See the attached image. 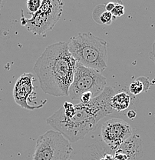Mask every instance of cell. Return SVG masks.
<instances>
[{
	"instance_id": "6",
	"label": "cell",
	"mask_w": 155,
	"mask_h": 160,
	"mask_svg": "<svg viewBox=\"0 0 155 160\" xmlns=\"http://www.w3.org/2000/svg\"><path fill=\"white\" fill-rule=\"evenodd\" d=\"M107 79L101 72L76 63L73 82L68 91L72 100H79L85 92H91L94 97L99 96L106 86Z\"/></svg>"
},
{
	"instance_id": "4",
	"label": "cell",
	"mask_w": 155,
	"mask_h": 160,
	"mask_svg": "<svg viewBox=\"0 0 155 160\" xmlns=\"http://www.w3.org/2000/svg\"><path fill=\"white\" fill-rule=\"evenodd\" d=\"M63 6L64 2L60 0H41V7L36 13H31V19H26L22 13V26L34 35L46 36L61 19Z\"/></svg>"
},
{
	"instance_id": "3",
	"label": "cell",
	"mask_w": 155,
	"mask_h": 160,
	"mask_svg": "<svg viewBox=\"0 0 155 160\" xmlns=\"http://www.w3.org/2000/svg\"><path fill=\"white\" fill-rule=\"evenodd\" d=\"M68 49L78 63L102 72L108 67V44L91 32H81L70 39Z\"/></svg>"
},
{
	"instance_id": "14",
	"label": "cell",
	"mask_w": 155,
	"mask_h": 160,
	"mask_svg": "<svg viewBox=\"0 0 155 160\" xmlns=\"http://www.w3.org/2000/svg\"><path fill=\"white\" fill-rule=\"evenodd\" d=\"M93 98H94V96L91 92H85L81 95V98H80V102L84 103V104H87V103H89L92 100Z\"/></svg>"
},
{
	"instance_id": "7",
	"label": "cell",
	"mask_w": 155,
	"mask_h": 160,
	"mask_svg": "<svg viewBox=\"0 0 155 160\" xmlns=\"http://www.w3.org/2000/svg\"><path fill=\"white\" fill-rule=\"evenodd\" d=\"M131 126L121 119H110L104 122L101 127L103 141L112 150L118 149L133 136Z\"/></svg>"
},
{
	"instance_id": "10",
	"label": "cell",
	"mask_w": 155,
	"mask_h": 160,
	"mask_svg": "<svg viewBox=\"0 0 155 160\" xmlns=\"http://www.w3.org/2000/svg\"><path fill=\"white\" fill-rule=\"evenodd\" d=\"M105 5H99L95 8L93 12V19L98 24L111 25L113 19H115L112 16L111 12H107L105 9Z\"/></svg>"
},
{
	"instance_id": "13",
	"label": "cell",
	"mask_w": 155,
	"mask_h": 160,
	"mask_svg": "<svg viewBox=\"0 0 155 160\" xmlns=\"http://www.w3.org/2000/svg\"><path fill=\"white\" fill-rule=\"evenodd\" d=\"M111 14L114 18L121 17L124 14V6L121 3H116L114 9L111 11Z\"/></svg>"
},
{
	"instance_id": "12",
	"label": "cell",
	"mask_w": 155,
	"mask_h": 160,
	"mask_svg": "<svg viewBox=\"0 0 155 160\" xmlns=\"http://www.w3.org/2000/svg\"><path fill=\"white\" fill-rule=\"evenodd\" d=\"M26 5L30 13H36L41 7V0H28Z\"/></svg>"
},
{
	"instance_id": "2",
	"label": "cell",
	"mask_w": 155,
	"mask_h": 160,
	"mask_svg": "<svg viewBox=\"0 0 155 160\" xmlns=\"http://www.w3.org/2000/svg\"><path fill=\"white\" fill-rule=\"evenodd\" d=\"M76 63L68 49V42H59L48 46L33 68L42 91L56 97L68 96Z\"/></svg>"
},
{
	"instance_id": "1",
	"label": "cell",
	"mask_w": 155,
	"mask_h": 160,
	"mask_svg": "<svg viewBox=\"0 0 155 160\" xmlns=\"http://www.w3.org/2000/svg\"><path fill=\"white\" fill-rule=\"evenodd\" d=\"M114 95V89L105 86L102 92L93 98L89 103L74 105L75 112L71 118L65 117L58 110L48 118L46 122L70 142H76L94 129L100 120L114 112L111 106V99Z\"/></svg>"
},
{
	"instance_id": "17",
	"label": "cell",
	"mask_w": 155,
	"mask_h": 160,
	"mask_svg": "<svg viewBox=\"0 0 155 160\" xmlns=\"http://www.w3.org/2000/svg\"><path fill=\"white\" fill-rule=\"evenodd\" d=\"M127 115H128V117L130 119H133L136 117L137 113L134 110H130V111H128V114Z\"/></svg>"
},
{
	"instance_id": "11",
	"label": "cell",
	"mask_w": 155,
	"mask_h": 160,
	"mask_svg": "<svg viewBox=\"0 0 155 160\" xmlns=\"http://www.w3.org/2000/svg\"><path fill=\"white\" fill-rule=\"evenodd\" d=\"M151 82H149L148 78L140 77L134 80L129 86L130 92L132 95L137 96L141 93L142 92H147L149 89Z\"/></svg>"
},
{
	"instance_id": "15",
	"label": "cell",
	"mask_w": 155,
	"mask_h": 160,
	"mask_svg": "<svg viewBox=\"0 0 155 160\" xmlns=\"http://www.w3.org/2000/svg\"><path fill=\"white\" fill-rule=\"evenodd\" d=\"M115 6H116V3L112 2H108V4L105 5V10L107 12H111V11L114 9Z\"/></svg>"
},
{
	"instance_id": "8",
	"label": "cell",
	"mask_w": 155,
	"mask_h": 160,
	"mask_svg": "<svg viewBox=\"0 0 155 160\" xmlns=\"http://www.w3.org/2000/svg\"><path fill=\"white\" fill-rule=\"evenodd\" d=\"M34 80L35 76L32 73H23L16 80L13 89V98L16 104L28 110L40 109L44 106V104L33 106L29 102L36 89L33 85Z\"/></svg>"
},
{
	"instance_id": "19",
	"label": "cell",
	"mask_w": 155,
	"mask_h": 160,
	"mask_svg": "<svg viewBox=\"0 0 155 160\" xmlns=\"http://www.w3.org/2000/svg\"><path fill=\"white\" fill-rule=\"evenodd\" d=\"M68 160H73V159H68Z\"/></svg>"
},
{
	"instance_id": "16",
	"label": "cell",
	"mask_w": 155,
	"mask_h": 160,
	"mask_svg": "<svg viewBox=\"0 0 155 160\" xmlns=\"http://www.w3.org/2000/svg\"><path fill=\"white\" fill-rule=\"evenodd\" d=\"M150 59L152 60L155 64V40L152 45V49H151V52H150Z\"/></svg>"
},
{
	"instance_id": "5",
	"label": "cell",
	"mask_w": 155,
	"mask_h": 160,
	"mask_svg": "<svg viewBox=\"0 0 155 160\" xmlns=\"http://www.w3.org/2000/svg\"><path fill=\"white\" fill-rule=\"evenodd\" d=\"M73 148L62 134L49 130L36 140L32 160H68Z\"/></svg>"
},
{
	"instance_id": "18",
	"label": "cell",
	"mask_w": 155,
	"mask_h": 160,
	"mask_svg": "<svg viewBox=\"0 0 155 160\" xmlns=\"http://www.w3.org/2000/svg\"><path fill=\"white\" fill-rule=\"evenodd\" d=\"M2 2L0 1V9H1V6H2Z\"/></svg>"
},
{
	"instance_id": "9",
	"label": "cell",
	"mask_w": 155,
	"mask_h": 160,
	"mask_svg": "<svg viewBox=\"0 0 155 160\" xmlns=\"http://www.w3.org/2000/svg\"><path fill=\"white\" fill-rule=\"evenodd\" d=\"M131 103V97L126 92H118L114 94L111 99V106L113 110L122 112L128 109Z\"/></svg>"
}]
</instances>
